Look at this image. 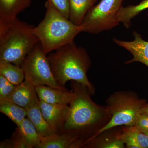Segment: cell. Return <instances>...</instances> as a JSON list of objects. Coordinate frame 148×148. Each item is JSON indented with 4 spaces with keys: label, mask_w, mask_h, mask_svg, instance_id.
Returning <instances> with one entry per match:
<instances>
[{
    "label": "cell",
    "mask_w": 148,
    "mask_h": 148,
    "mask_svg": "<svg viewBox=\"0 0 148 148\" xmlns=\"http://www.w3.org/2000/svg\"><path fill=\"white\" fill-rule=\"evenodd\" d=\"M47 58L54 78L60 86L65 87L67 82L75 81L93 93L94 88L86 75L90 60L84 48L72 42L49 54Z\"/></svg>",
    "instance_id": "cell-1"
},
{
    "label": "cell",
    "mask_w": 148,
    "mask_h": 148,
    "mask_svg": "<svg viewBox=\"0 0 148 148\" xmlns=\"http://www.w3.org/2000/svg\"><path fill=\"white\" fill-rule=\"evenodd\" d=\"M34 28L17 18L8 23H0V60L21 66L39 42Z\"/></svg>",
    "instance_id": "cell-2"
},
{
    "label": "cell",
    "mask_w": 148,
    "mask_h": 148,
    "mask_svg": "<svg viewBox=\"0 0 148 148\" xmlns=\"http://www.w3.org/2000/svg\"><path fill=\"white\" fill-rule=\"evenodd\" d=\"M45 6L44 18L34 27V31L44 51L47 54L74 41L82 30L80 26L74 24L59 13L48 1L46 2Z\"/></svg>",
    "instance_id": "cell-3"
},
{
    "label": "cell",
    "mask_w": 148,
    "mask_h": 148,
    "mask_svg": "<svg viewBox=\"0 0 148 148\" xmlns=\"http://www.w3.org/2000/svg\"><path fill=\"white\" fill-rule=\"evenodd\" d=\"M72 84L73 96L69 104V115L61 132L73 133L91 127L101 119V110L90 98L89 90L79 83Z\"/></svg>",
    "instance_id": "cell-4"
},
{
    "label": "cell",
    "mask_w": 148,
    "mask_h": 148,
    "mask_svg": "<svg viewBox=\"0 0 148 148\" xmlns=\"http://www.w3.org/2000/svg\"><path fill=\"white\" fill-rule=\"evenodd\" d=\"M47 54L40 42L37 44L21 65L24 71L25 80L34 86L45 85L57 89L67 90L66 88L58 84L55 79Z\"/></svg>",
    "instance_id": "cell-5"
},
{
    "label": "cell",
    "mask_w": 148,
    "mask_h": 148,
    "mask_svg": "<svg viewBox=\"0 0 148 148\" xmlns=\"http://www.w3.org/2000/svg\"><path fill=\"white\" fill-rule=\"evenodd\" d=\"M108 104V110L112 115V118L105 126L99 130L95 137L116 126L135 125L145 102L127 94H116L110 98Z\"/></svg>",
    "instance_id": "cell-6"
},
{
    "label": "cell",
    "mask_w": 148,
    "mask_h": 148,
    "mask_svg": "<svg viewBox=\"0 0 148 148\" xmlns=\"http://www.w3.org/2000/svg\"><path fill=\"white\" fill-rule=\"evenodd\" d=\"M123 0H101L92 7L81 24L82 32L98 34L109 31L119 24L117 14Z\"/></svg>",
    "instance_id": "cell-7"
},
{
    "label": "cell",
    "mask_w": 148,
    "mask_h": 148,
    "mask_svg": "<svg viewBox=\"0 0 148 148\" xmlns=\"http://www.w3.org/2000/svg\"><path fill=\"white\" fill-rule=\"evenodd\" d=\"M39 106L48 123L55 132H61L69 115V105L50 104L39 100Z\"/></svg>",
    "instance_id": "cell-8"
},
{
    "label": "cell",
    "mask_w": 148,
    "mask_h": 148,
    "mask_svg": "<svg viewBox=\"0 0 148 148\" xmlns=\"http://www.w3.org/2000/svg\"><path fill=\"white\" fill-rule=\"evenodd\" d=\"M134 39L132 41L121 40L114 38V42L121 47L128 51L133 56L131 60L127 61L126 64L134 62H140L148 67V42L143 39L138 32L133 33Z\"/></svg>",
    "instance_id": "cell-9"
},
{
    "label": "cell",
    "mask_w": 148,
    "mask_h": 148,
    "mask_svg": "<svg viewBox=\"0 0 148 148\" xmlns=\"http://www.w3.org/2000/svg\"><path fill=\"white\" fill-rule=\"evenodd\" d=\"M8 99L25 109L39 102L35 86L26 80L20 84L15 85Z\"/></svg>",
    "instance_id": "cell-10"
},
{
    "label": "cell",
    "mask_w": 148,
    "mask_h": 148,
    "mask_svg": "<svg viewBox=\"0 0 148 148\" xmlns=\"http://www.w3.org/2000/svg\"><path fill=\"white\" fill-rule=\"evenodd\" d=\"M35 87L40 101L46 103L69 105L73 96V90H61L45 85Z\"/></svg>",
    "instance_id": "cell-11"
},
{
    "label": "cell",
    "mask_w": 148,
    "mask_h": 148,
    "mask_svg": "<svg viewBox=\"0 0 148 148\" xmlns=\"http://www.w3.org/2000/svg\"><path fill=\"white\" fill-rule=\"evenodd\" d=\"M79 136L68 132L54 133L42 138L38 148H72L77 147L81 144Z\"/></svg>",
    "instance_id": "cell-12"
},
{
    "label": "cell",
    "mask_w": 148,
    "mask_h": 148,
    "mask_svg": "<svg viewBox=\"0 0 148 148\" xmlns=\"http://www.w3.org/2000/svg\"><path fill=\"white\" fill-rule=\"evenodd\" d=\"M32 0H0V23H8L31 5Z\"/></svg>",
    "instance_id": "cell-13"
},
{
    "label": "cell",
    "mask_w": 148,
    "mask_h": 148,
    "mask_svg": "<svg viewBox=\"0 0 148 148\" xmlns=\"http://www.w3.org/2000/svg\"><path fill=\"white\" fill-rule=\"evenodd\" d=\"M27 117L34 125L37 132L42 138H45L56 133L43 115L38 103H35L25 109Z\"/></svg>",
    "instance_id": "cell-14"
},
{
    "label": "cell",
    "mask_w": 148,
    "mask_h": 148,
    "mask_svg": "<svg viewBox=\"0 0 148 148\" xmlns=\"http://www.w3.org/2000/svg\"><path fill=\"white\" fill-rule=\"evenodd\" d=\"M117 138L121 140L127 148H148V135L140 131L135 125L125 128Z\"/></svg>",
    "instance_id": "cell-15"
},
{
    "label": "cell",
    "mask_w": 148,
    "mask_h": 148,
    "mask_svg": "<svg viewBox=\"0 0 148 148\" xmlns=\"http://www.w3.org/2000/svg\"><path fill=\"white\" fill-rule=\"evenodd\" d=\"M96 0H69V20L74 24L80 25L88 12L93 6Z\"/></svg>",
    "instance_id": "cell-16"
},
{
    "label": "cell",
    "mask_w": 148,
    "mask_h": 148,
    "mask_svg": "<svg viewBox=\"0 0 148 148\" xmlns=\"http://www.w3.org/2000/svg\"><path fill=\"white\" fill-rule=\"evenodd\" d=\"M0 112L18 126L27 117L26 109L8 99L0 100Z\"/></svg>",
    "instance_id": "cell-17"
},
{
    "label": "cell",
    "mask_w": 148,
    "mask_h": 148,
    "mask_svg": "<svg viewBox=\"0 0 148 148\" xmlns=\"http://www.w3.org/2000/svg\"><path fill=\"white\" fill-rule=\"evenodd\" d=\"M17 127L30 148H38L42 138L28 117L25 118Z\"/></svg>",
    "instance_id": "cell-18"
},
{
    "label": "cell",
    "mask_w": 148,
    "mask_h": 148,
    "mask_svg": "<svg viewBox=\"0 0 148 148\" xmlns=\"http://www.w3.org/2000/svg\"><path fill=\"white\" fill-rule=\"evenodd\" d=\"M147 9L148 0H143L136 5H130L125 7L122 6L117 14L118 20L125 28H129L132 18Z\"/></svg>",
    "instance_id": "cell-19"
},
{
    "label": "cell",
    "mask_w": 148,
    "mask_h": 148,
    "mask_svg": "<svg viewBox=\"0 0 148 148\" xmlns=\"http://www.w3.org/2000/svg\"><path fill=\"white\" fill-rule=\"evenodd\" d=\"M0 75L14 85L20 84L25 80L24 71L21 66L2 60H0Z\"/></svg>",
    "instance_id": "cell-20"
},
{
    "label": "cell",
    "mask_w": 148,
    "mask_h": 148,
    "mask_svg": "<svg viewBox=\"0 0 148 148\" xmlns=\"http://www.w3.org/2000/svg\"><path fill=\"white\" fill-rule=\"evenodd\" d=\"M0 148H30L17 127L10 139L1 142Z\"/></svg>",
    "instance_id": "cell-21"
},
{
    "label": "cell",
    "mask_w": 148,
    "mask_h": 148,
    "mask_svg": "<svg viewBox=\"0 0 148 148\" xmlns=\"http://www.w3.org/2000/svg\"><path fill=\"white\" fill-rule=\"evenodd\" d=\"M15 86L4 77L0 75V100L8 99Z\"/></svg>",
    "instance_id": "cell-22"
},
{
    "label": "cell",
    "mask_w": 148,
    "mask_h": 148,
    "mask_svg": "<svg viewBox=\"0 0 148 148\" xmlns=\"http://www.w3.org/2000/svg\"><path fill=\"white\" fill-rule=\"evenodd\" d=\"M58 12L66 18H69V0H47Z\"/></svg>",
    "instance_id": "cell-23"
},
{
    "label": "cell",
    "mask_w": 148,
    "mask_h": 148,
    "mask_svg": "<svg viewBox=\"0 0 148 148\" xmlns=\"http://www.w3.org/2000/svg\"><path fill=\"white\" fill-rule=\"evenodd\" d=\"M140 131L148 135V114L140 113L138 117L135 125Z\"/></svg>",
    "instance_id": "cell-24"
},
{
    "label": "cell",
    "mask_w": 148,
    "mask_h": 148,
    "mask_svg": "<svg viewBox=\"0 0 148 148\" xmlns=\"http://www.w3.org/2000/svg\"><path fill=\"white\" fill-rule=\"evenodd\" d=\"M124 143L119 138L106 142L103 143L100 147L105 148H122L124 147Z\"/></svg>",
    "instance_id": "cell-25"
},
{
    "label": "cell",
    "mask_w": 148,
    "mask_h": 148,
    "mask_svg": "<svg viewBox=\"0 0 148 148\" xmlns=\"http://www.w3.org/2000/svg\"><path fill=\"white\" fill-rule=\"evenodd\" d=\"M140 113L148 114V104H145L142 108Z\"/></svg>",
    "instance_id": "cell-26"
},
{
    "label": "cell",
    "mask_w": 148,
    "mask_h": 148,
    "mask_svg": "<svg viewBox=\"0 0 148 148\" xmlns=\"http://www.w3.org/2000/svg\"></svg>",
    "instance_id": "cell-27"
}]
</instances>
